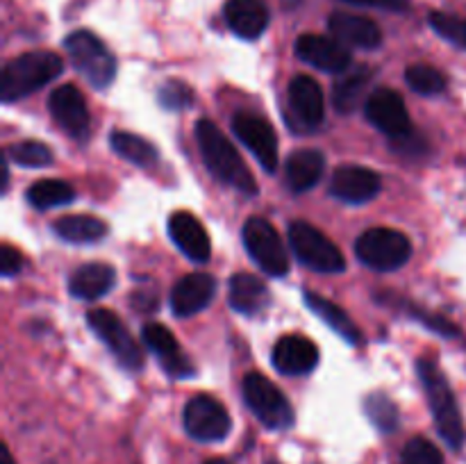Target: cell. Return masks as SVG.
I'll return each instance as SVG.
<instances>
[{
  "label": "cell",
  "instance_id": "6da1fadb",
  "mask_svg": "<svg viewBox=\"0 0 466 464\" xmlns=\"http://www.w3.org/2000/svg\"><path fill=\"white\" fill-rule=\"evenodd\" d=\"M196 141H198L200 155L205 159V166L209 168L214 177L232 189L241 191L244 196H255L259 191L253 173L246 166L241 155L232 146V141L214 126L209 118H200L196 123Z\"/></svg>",
  "mask_w": 466,
  "mask_h": 464
},
{
  "label": "cell",
  "instance_id": "7a4b0ae2",
  "mask_svg": "<svg viewBox=\"0 0 466 464\" xmlns=\"http://www.w3.org/2000/svg\"><path fill=\"white\" fill-rule=\"evenodd\" d=\"M62 57L50 50H32V53L18 55L12 62L5 64L3 77H0V100L5 105L16 103L53 82L55 77L62 76Z\"/></svg>",
  "mask_w": 466,
  "mask_h": 464
},
{
  "label": "cell",
  "instance_id": "3957f363",
  "mask_svg": "<svg viewBox=\"0 0 466 464\" xmlns=\"http://www.w3.org/2000/svg\"><path fill=\"white\" fill-rule=\"evenodd\" d=\"M417 371L419 378H421L423 389H426L428 405H431L437 430H440V435L444 437V441L451 449H462L466 439L464 421L449 380H446L444 373L440 371V367H437L435 362H431V359H419Z\"/></svg>",
  "mask_w": 466,
  "mask_h": 464
},
{
  "label": "cell",
  "instance_id": "277c9868",
  "mask_svg": "<svg viewBox=\"0 0 466 464\" xmlns=\"http://www.w3.org/2000/svg\"><path fill=\"white\" fill-rule=\"evenodd\" d=\"M73 66L96 89H105L116 77V57L112 50L89 30H77L64 39Z\"/></svg>",
  "mask_w": 466,
  "mask_h": 464
},
{
  "label": "cell",
  "instance_id": "5b68a950",
  "mask_svg": "<svg viewBox=\"0 0 466 464\" xmlns=\"http://www.w3.org/2000/svg\"><path fill=\"white\" fill-rule=\"evenodd\" d=\"M355 255L373 271H396L408 264L412 244L403 232L391 227H371L355 241Z\"/></svg>",
  "mask_w": 466,
  "mask_h": 464
},
{
  "label": "cell",
  "instance_id": "8992f818",
  "mask_svg": "<svg viewBox=\"0 0 466 464\" xmlns=\"http://www.w3.org/2000/svg\"><path fill=\"white\" fill-rule=\"evenodd\" d=\"M244 400L268 430H287L294 426V408L287 396L262 373H248L244 378Z\"/></svg>",
  "mask_w": 466,
  "mask_h": 464
},
{
  "label": "cell",
  "instance_id": "52a82bcc",
  "mask_svg": "<svg viewBox=\"0 0 466 464\" xmlns=\"http://www.w3.org/2000/svg\"><path fill=\"white\" fill-rule=\"evenodd\" d=\"M289 244L300 264L319 273H341L346 259L335 241L328 239L319 227L305 221H294L289 226Z\"/></svg>",
  "mask_w": 466,
  "mask_h": 464
},
{
  "label": "cell",
  "instance_id": "ba28073f",
  "mask_svg": "<svg viewBox=\"0 0 466 464\" xmlns=\"http://www.w3.org/2000/svg\"><path fill=\"white\" fill-rule=\"evenodd\" d=\"M244 246L250 259L273 277H282L289 271V255L276 227L267 218L253 217L244 226Z\"/></svg>",
  "mask_w": 466,
  "mask_h": 464
},
{
  "label": "cell",
  "instance_id": "9c48e42d",
  "mask_svg": "<svg viewBox=\"0 0 466 464\" xmlns=\"http://www.w3.org/2000/svg\"><path fill=\"white\" fill-rule=\"evenodd\" d=\"M86 323L96 332V337L112 350L121 367H126L127 371H139L144 367V353H141L139 344L132 339V335L116 314L109 312V309H91L86 314Z\"/></svg>",
  "mask_w": 466,
  "mask_h": 464
},
{
  "label": "cell",
  "instance_id": "30bf717a",
  "mask_svg": "<svg viewBox=\"0 0 466 464\" xmlns=\"http://www.w3.org/2000/svg\"><path fill=\"white\" fill-rule=\"evenodd\" d=\"M182 421H185V430L189 432V437H194L196 441H205V444L223 441L232 430L228 409L217 398L205 394L194 396L185 405Z\"/></svg>",
  "mask_w": 466,
  "mask_h": 464
},
{
  "label": "cell",
  "instance_id": "8fae6325",
  "mask_svg": "<svg viewBox=\"0 0 466 464\" xmlns=\"http://www.w3.org/2000/svg\"><path fill=\"white\" fill-rule=\"evenodd\" d=\"M364 114H367L369 123L382 135L390 136L391 141L414 132L403 98L387 86H380V89L369 94L367 103H364Z\"/></svg>",
  "mask_w": 466,
  "mask_h": 464
},
{
  "label": "cell",
  "instance_id": "7c38bea8",
  "mask_svg": "<svg viewBox=\"0 0 466 464\" xmlns=\"http://www.w3.org/2000/svg\"><path fill=\"white\" fill-rule=\"evenodd\" d=\"M232 132L237 139L255 155L267 173L278 168V136L276 130L262 116L250 112H239L232 118Z\"/></svg>",
  "mask_w": 466,
  "mask_h": 464
},
{
  "label": "cell",
  "instance_id": "4fadbf2b",
  "mask_svg": "<svg viewBox=\"0 0 466 464\" xmlns=\"http://www.w3.org/2000/svg\"><path fill=\"white\" fill-rule=\"evenodd\" d=\"M48 109L55 123L77 141H85L91 132V116L86 100L76 85H62L50 94Z\"/></svg>",
  "mask_w": 466,
  "mask_h": 464
},
{
  "label": "cell",
  "instance_id": "5bb4252c",
  "mask_svg": "<svg viewBox=\"0 0 466 464\" xmlns=\"http://www.w3.org/2000/svg\"><path fill=\"white\" fill-rule=\"evenodd\" d=\"M141 341L159 359L162 368L171 378L187 380V378L196 376V367L187 358L185 350H180L176 337H173V332L167 326H162V323H146L144 330H141Z\"/></svg>",
  "mask_w": 466,
  "mask_h": 464
},
{
  "label": "cell",
  "instance_id": "9a60e30c",
  "mask_svg": "<svg viewBox=\"0 0 466 464\" xmlns=\"http://www.w3.org/2000/svg\"><path fill=\"white\" fill-rule=\"evenodd\" d=\"M296 55L300 62L326 73H346L353 62L349 45L323 35H300L296 39Z\"/></svg>",
  "mask_w": 466,
  "mask_h": 464
},
{
  "label": "cell",
  "instance_id": "2e32d148",
  "mask_svg": "<svg viewBox=\"0 0 466 464\" xmlns=\"http://www.w3.org/2000/svg\"><path fill=\"white\" fill-rule=\"evenodd\" d=\"M382 189V180L376 171L364 166H339L330 177L332 198L346 205L369 203Z\"/></svg>",
  "mask_w": 466,
  "mask_h": 464
},
{
  "label": "cell",
  "instance_id": "e0dca14e",
  "mask_svg": "<svg viewBox=\"0 0 466 464\" xmlns=\"http://www.w3.org/2000/svg\"><path fill=\"white\" fill-rule=\"evenodd\" d=\"M273 367L285 376H308L319 364V348L303 335H287L271 353Z\"/></svg>",
  "mask_w": 466,
  "mask_h": 464
},
{
  "label": "cell",
  "instance_id": "ac0fdd59",
  "mask_svg": "<svg viewBox=\"0 0 466 464\" xmlns=\"http://www.w3.org/2000/svg\"><path fill=\"white\" fill-rule=\"evenodd\" d=\"M217 280L209 273H189L176 282L171 291V309L176 317H194L212 303Z\"/></svg>",
  "mask_w": 466,
  "mask_h": 464
},
{
  "label": "cell",
  "instance_id": "d6986e66",
  "mask_svg": "<svg viewBox=\"0 0 466 464\" xmlns=\"http://www.w3.org/2000/svg\"><path fill=\"white\" fill-rule=\"evenodd\" d=\"M168 235L173 244L196 264H205L212 255V241L203 223L189 212H176L168 218Z\"/></svg>",
  "mask_w": 466,
  "mask_h": 464
},
{
  "label": "cell",
  "instance_id": "ffe728a7",
  "mask_svg": "<svg viewBox=\"0 0 466 464\" xmlns=\"http://www.w3.org/2000/svg\"><path fill=\"white\" fill-rule=\"evenodd\" d=\"M332 36L339 39L344 45H355V48L376 50L382 44V30L376 21L362 16V14L335 12L328 18Z\"/></svg>",
  "mask_w": 466,
  "mask_h": 464
},
{
  "label": "cell",
  "instance_id": "44dd1931",
  "mask_svg": "<svg viewBox=\"0 0 466 464\" xmlns=\"http://www.w3.org/2000/svg\"><path fill=\"white\" fill-rule=\"evenodd\" d=\"M228 27L235 32L241 39H258L262 32L268 27L271 14L264 0H228L226 9H223Z\"/></svg>",
  "mask_w": 466,
  "mask_h": 464
},
{
  "label": "cell",
  "instance_id": "7402d4cb",
  "mask_svg": "<svg viewBox=\"0 0 466 464\" xmlns=\"http://www.w3.org/2000/svg\"><path fill=\"white\" fill-rule=\"evenodd\" d=\"M326 171V155L317 148H300L287 157L285 180L294 194H303L317 187Z\"/></svg>",
  "mask_w": 466,
  "mask_h": 464
},
{
  "label": "cell",
  "instance_id": "603a6c76",
  "mask_svg": "<svg viewBox=\"0 0 466 464\" xmlns=\"http://www.w3.org/2000/svg\"><path fill=\"white\" fill-rule=\"evenodd\" d=\"M289 105L296 118L308 127H317L326 116V98L317 80L309 76H296L289 82Z\"/></svg>",
  "mask_w": 466,
  "mask_h": 464
},
{
  "label": "cell",
  "instance_id": "cb8c5ba5",
  "mask_svg": "<svg viewBox=\"0 0 466 464\" xmlns=\"http://www.w3.org/2000/svg\"><path fill=\"white\" fill-rule=\"evenodd\" d=\"M228 298H230V308L244 317H258L271 303L267 285L250 273H237L230 277Z\"/></svg>",
  "mask_w": 466,
  "mask_h": 464
},
{
  "label": "cell",
  "instance_id": "d4e9b609",
  "mask_svg": "<svg viewBox=\"0 0 466 464\" xmlns=\"http://www.w3.org/2000/svg\"><path fill=\"white\" fill-rule=\"evenodd\" d=\"M116 285V271L105 262L82 264L68 280V291L80 300H96L109 294Z\"/></svg>",
  "mask_w": 466,
  "mask_h": 464
},
{
  "label": "cell",
  "instance_id": "484cf974",
  "mask_svg": "<svg viewBox=\"0 0 466 464\" xmlns=\"http://www.w3.org/2000/svg\"><path fill=\"white\" fill-rule=\"evenodd\" d=\"M373 76L376 73L369 66L360 68H349L339 80L335 82V89H332V105L339 114H350L364 105V96H367L369 86H371Z\"/></svg>",
  "mask_w": 466,
  "mask_h": 464
},
{
  "label": "cell",
  "instance_id": "4316f807",
  "mask_svg": "<svg viewBox=\"0 0 466 464\" xmlns=\"http://www.w3.org/2000/svg\"><path fill=\"white\" fill-rule=\"evenodd\" d=\"M53 232L68 244H96L107 237V223L94 214H68L53 223Z\"/></svg>",
  "mask_w": 466,
  "mask_h": 464
},
{
  "label": "cell",
  "instance_id": "83f0119b",
  "mask_svg": "<svg viewBox=\"0 0 466 464\" xmlns=\"http://www.w3.org/2000/svg\"><path fill=\"white\" fill-rule=\"evenodd\" d=\"M303 298H305V305H308V308L312 309V312L317 314V317L321 318L330 330H335L341 339L349 341V344L353 346H358L360 341H362V332H360V328L355 326L353 318H350L339 305L323 298V296L312 294V291H305Z\"/></svg>",
  "mask_w": 466,
  "mask_h": 464
},
{
  "label": "cell",
  "instance_id": "f1b7e54d",
  "mask_svg": "<svg viewBox=\"0 0 466 464\" xmlns=\"http://www.w3.org/2000/svg\"><path fill=\"white\" fill-rule=\"evenodd\" d=\"M109 144H112L114 153L121 155L127 162L137 164V166H153L159 159L157 148H155L150 141H146L144 136L132 135V132L114 130L112 135H109Z\"/></svg>",
  "mask_w": 466,
  "mask_h": 464
},
{
  "label": "cell",
  "instance_id": "f546056e",
  "mask_svg": "<svg viewBox=\"0 0 466 464\" xmlns=\"http://www.w3.org/2000/svg\"><path fill=\"white\" fill-rule=\"evenodd\" d=\"M27 203L35 205L36 209H53L62 207L76 200V191L64 180H39L27 189Z\"/></svg>",
  "mask_w": 466,
  "mask_h": 464
},
{
  "label": "cell",
  "instance_id": "4dcf8cb0",
  "mask_svg": "<svg viewBox=\"0 0 466 464\" xmlns=\"http://www.w3.org/2000/svg\"><path fill=\"white\" fill-rule=\"evenodd\" d=\"M364 412H367L369 421L376 426V430L385 432V435L394 432L400 423L399 408H396V403L387 394H378L376 391V394L367 396V400H364Z\"/></svg>",
  "mask_w": 466,
  "mask_h": 464
},
{
  "label": "cell",
  "instance_id": "1f68e13d",
  "mask_svg": "<svg viewBox=\"0 0 466 464\" xmlns=\"http://www.w3.org/2000/svg\"><path fill=\"white\" fill-rule=\"evenodd\" d=\"M7 162L18 164L23 168H44L53 164V150L41 141H21V144L9 146L5 153Z\"/></svg>",
  "mask_w": 466,
  "mask_h": 464
},
{
  "label": "cell",
  "instance_id": "d6a6232c",
  "mask_svg": "<svg viewBox=\"0 0 466 464\" xmlns=\"http://www.w3.org/2000/svg\"><path fill=\"white\" fill-rule=\"evenodd\" d=\"M405 82L410 85V89L421 96H437L446 89V76L440 68L431 66V64H412V66H408Z\"/></svg>",
  "mask_w": 466,
  "mask_h": 464
},
{
  "label": "cell",
  "instance_id": "836d02e7",
  "mask_svg": "<svg viewBox=\"0 0 466 464\" xmlns=\"http://www.w3.org/2000/svg\"><path fill=\"white\" fill-rule=\"evenodd\" d=\"M400 464H444V455L426 437H414L400 453Z\"/></svg>",
  "mask_w": 466,
  "mask_h": 464
},
{
  "label": "cell",
  "instance_id": "e575fe53",
  "mask_svg": "<svg viewBox=\"0 0 466 464\" xmlns=\"http://www.w3.org/2000/svg\"><path fill=\"white\" fill-rule=\"evenodd\" d=\"M428 23H431L432 30L440 36H444L446 41L466 48V18H458L453 16V14L446 12H431Z\"/></svg>",
  "mask_w": 466,
  "mask_h": 464
},
{
  "label": "cell",
  "instance_id": "d590c367",
  "mask_svg": "<svg viewBox=\"0 0 466 464\" xmlns=\"http://www.w3.org/2000/svg\"><path fill=\"white\" fill-rule=\"evenodd\" d=\"M157 103L164 109H187L194 105V91L182 80H167L157 91Z\"/></svg>",
  "mask_w": 466,
  "mask_h": 464
},
{
  "label": "cell",
  "instance_id": "8d00e7d4",
  "mask_svg": "<svg viewBox=\"0 0 466 464\" xmlns=\"http://www.w3.org/2000/svg\"><path fill=\"white\" fill-rule=\"evenodd\" d=\"M410 317L414 318V321L423 323V326L428 328V330L437 332V335L441 337H449V339H455V337H460L462 332H460V328L455 326L453 321H449L446 317H441V314H432V312H426V309L417 308V305H410Z\"/></svg>",
  "mask_w": 466,
  "mask_h": 464
},
{
  "label": "cell",
  "instance_id": "74e56055",
  "mask_svg": "<svg viewBox=\"0 0 466 464\" xmlns=\"http://www.w3.org/2000/svg\"><path fill=\"white\" fill-rule=\"evenodd\" d=\"M21 267H23L21 253H18L14 246L5 244L3 253H0V273H3V277L16 276V273L21 271Z\"/></svg>",
  "mask_w": 466,
  "mask_h": 464
},
{
  "label": "cell",
  "instance_id": "f35d334b",
  "mask_svg": "<svg viewBox=\"0 0 466 464\" xmlns=\"http://www.w3.org/2000/svg\"><path fill=\"white\" fill-rule=\"evenodd\" d=\"M346 5H358V7H376L387 12H408L410 0H341Z\"/></svg>",
  "mask_w": 466,
  "mask_h": 464
},
{
  "label": "cell",
  "instance_id": "ab89813d",
  "mask_svg": "<svg viewBox=\"0 0 466 464\" xmlns=\"http://www.w3.org/2000/svg\"><path fill=\"white\" fill-rule=\"evenodd\" d=\"M0 464H16V462H14L12 453H9V449L5 444L0 446Z\"/></svg>",
  "mask_w": 466,
  "mask_h": 464
},
{
  "label": "cell",
  "instance_id": "60d3db41",
  "mask_svg": "<svg viewBox=\"0 0 466 464\" xmlns=\"http://www.w3.org/2000/svg\"><path fill=\"white\" fill-rule=\"evenodd\" d=\"M205 464H230V462H226V459H208Z\"/></svg>",
  "mask_w": 466,
  "mask_h": 464
},
{
  "label": "cell",
  "instance_id": "b9f144b4",
  "mask_svg": "<svg viewBox=\"0 0 466 464\" xmlns=\"http://www.w3.org/2000/svg\"><path fill=\"white\" fill-rule=\"evenodd\" d=\"M267 464H278V462H267Z\"/></svg>",
  "mask_w": 466,
  "mask_h": 464
}]
</instances>
